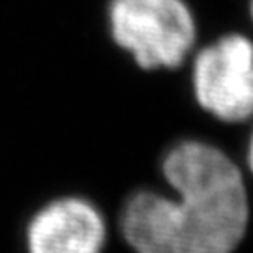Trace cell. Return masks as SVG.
Returning <instances> with one entry per match:
<instances>
[{"mask_svg": "<svg viewBox=\"0 0 253 253\" xmlns=\"http://www.w3.org/2000/svg\"><path fill=\"white\" fill-rule=\"evenodd\" d=\"M162 174L174 197L135 191L120 231L137 253H233L250 221L242 171L221 148L186 139L163 156Z\"/></svg>", "mask_w": 253, "mask_h": 253, "instance_id": "cell-1", "label": "cell"}, {"mask_svg": "<svg viewBox=\"0 0 253 253\" xmlns=\"http://www.w3.org/2000/svg\"><path fill=\"white\" fill-rule=\"evenodd\" d=\"M248 167H250V171L253 174V131L252 137H250V145H248Z\"/></svg>", "mask_w": 253, "mask_h": 253, "instance_id": "cell-5", "label": "cell"}, {"mask_svg": "<svg viewBox=\"0 0 253 253\" xmlns=\"http://www.w3.org/2000/svg\"><path fill=\"white\" fill-rule=\"evenodd\" d=\"M105 238L100 208L83 197L47 203L27 229L28 253H101Z\"/></svg>", "mask_w": 253, "mask_h": 253, "instance_id": "cell-4", "label": "cell"}, {"mask_svg": "<svg viewBox=\"0 0 253 253\" xmlns=\"http://www.w3.org/2000/svg\"><path fill=\"white\" fill-rule=\"evenodd\" d=\"M193 96L208 115L236 124L253 117V42L225 34L203 47L191 66Z\"/></svg>", "mask_w": 253, "mask_h": 253, "instance_id": "cell-3", "label": "cell"}, {"mask_svg": "<svg viewBox=\"0 0 253 253\" xmlns=\"http://www.w3.org/2000/svg\"><path fill=\"white\" fill-rule=\"evenodd\" d=\"M250 15H252V21H253V0H250Z\"/></svg>", "mask_w": 253, "mask_h": 253, "instance_id": "cell-6", "label": "cell"}, {"mask_svg": "<svg viewBox=\"0 0 253 253\" xmlns=\"http://www.w3.org/2000/svg\"><path fill=\"white\" fill-rule=\"evenodd\" d=\"M109 30L143 70H176L191 53L197 25L186 0H111Z\"/></svg>", "mask_w": 253, "mask_h": 253, "instance_id": "cell-2", "label": "cell"}]
</instances>
